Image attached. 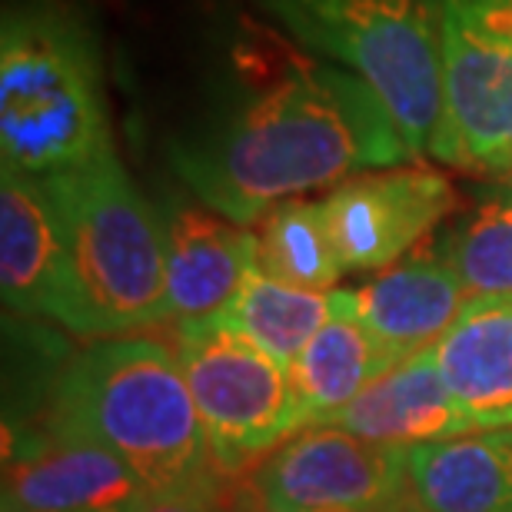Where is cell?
<instances>
[{"instance_id": "6da1fadb", "label": "cell", "mask_w": 512, "mask_h": 512, "mask_svg": "<svg viewBox=\"0 0 512 512\" xmlns=\"http://www.w3.org/2000/svg\"><path fill=\"white\" fill-rule=\"evenodd\" d=\"M253 77L170 143L177 177L240 227L286 200L413 160L383 100L350 70L283 44Z\"/></svg>"}, {"instance_id": "7a4b0ae2", "label": "cell", "mask_w": 512, "mask_h": 512, "mask_svg": "<svg viewBox=\"0 0 512 512\" xmlns=\"http://www.w3.org/2000/svg\"><path fill=\"white\" fill-rule=\"evenodd\" d=\"M40 426L110 449L150 496L223 486L177 350L153 336H110L70 356Z\"/></svg>"}, {"instance_id": "3957f363", "label": "cell", "mask_w": 512, "mask_h": 512, "mask_svg": "<svg viewBox=\"0 0 512 512\" xmlns=\"http://www.w3.org/2000/svg\"><path fill=\"white\" fill-rule=\"evenodd\" d=\"M114 153L94 27L60 0L7 4L0 24V157L47 180Z\"/></svg>"}, {"instance_id": "277c9868", "label": "cell", "mask_w": 512, "mask_h": 512, "mask_svg": "<svg viewBox=\"0 0 512 512\" xmlns=\"http://www.w3.org/2000/svg\"><path fill=\"white\" fill-rule=\"evenodd\" d=\"M296 47L350 70L383 100L409 153L443 120V0H256Z\"/></svg>"}, {"instance_id": "5b68a950", "label": "cell", "mask_w": 512, "mask_h": 512, "mask_svg": "<svg viewBox=\"0 0 512 512\" xmlns=\"http://www.w3.org/2000/svg\"><path fill=\"white\" fill-rule=\"evenodd\" d=\"M44 183L64 223L97 340L170 320L163 217L137 190L117 153Z\"/></svg>"}, {"instance_id": "8992f818", "label": "cell", "mask_w": 512, "mask_h": 512, "mask_svg": "<svg viewBox=\"0 0 512 512\" xmlns=\"http://www.w3.org/2000/svg\"><path fill=\"white\" fill-rule=\"evenodd\" d=\"M177 360L197 403L217 476H250L300 423L290 370L220 316L177 326Z\"/></svg>"}, {"instance_id": "52a82bcc", "label": "cell", "mask_w": 512, "mask_h": 512, "mask_svg": "<svg viewBox=\"0 0 512 512\" xmlns=\"http://www.w3.org/2000/svg\"><path fill=\"white\" fill-rule=\"evenodd\" d=\"M429 157L503 180L512 157V0H443V120Z\"/></svg>"}, {"instance_id": "ba28073f", "label": "cell", "mask_w": 512, "mask_h": 512, "mask_svg": "<svg viewBox=\"0 0 512 512\" xmlns=\"http://www.w3.org/2000/svg\"><path fill=\"white\" fill-rule=\"evenodd\" d=\"M247 479L266 506L283 512H380L409 496L406 449L333 423L296 429Z\"/></svg>"}, {"instance_id": "9c48e42d", "label": "cell", "mask_w": 512, "mask_h": 512, "mask_svg": "<svg viewBox=\"0 0 512 512\" xmlns=\"http://www.w3.org/2000/svg\"><path fill=\"white\" fill-rule=\"evenodd\" d=\"M459 197L446 173L419 163L366 170L323 197V217L346 273H376L416 250Z\"/></svg>"}, {"instance_id": "30bf717a", "label": "cell", "mask_w": 512, "mask_h": 512, "mask_svg": "<svg viewBox=\"0 0 512 512\" xmlns=\"http://www.w3.org/2000/svg\"><path fill=\"white\" fill-rule=\"evenodd\" d=\"M0 290L7 310L44 316L84 340H97L47 183L17 170H0Z\"/></svg>"}, {"instance_id": "8fae6325", "label": "cell", "mask_w": 512, "mask_h": 512, "mask_svg": "<svg viewBox=\"0 0 512 512\" xmlns=\"http://www.w3.org/2000/svg\"><path fill=\"white\" fill-rule=\"evenodd\" d=\"M147 486L110 449L40 426L7 433L4 506L27 512H133Z\"/></svg>"}, {"instance_id": "7c38bea8", "label": "cell", "mask_w": 512, "mask_h": 512, "mask_svg": "<svg viewBox=\"0 0 512 512\" xmlns=\"http://www.w3.org/2000/svg\"><path fill=\"white\" fill-rule=\"evenodd\" d=\"M469 306L443 247L419 250L353 290H333V313L360 323L396 363L436 350Z\"/></svg>"}, {"instance_id": "4fadbf2b", "label": "cell", "mask_w": 512, "mask_h": 512, "mask_svg": "<svg viewBox=\"0 0 512 512\" xmlns=\"http://www.w3.org/2000/svg\"><path fill=\"white\" fill-rule=\"evenodd\" d=\"M160 217L170 320L180 326L223 313L256 266L253 227L197 203H177Z\"/></svg>"}, {"instance_id": "5bb4252c", "label": "cell", "mask_w": 512, "mask_h": 512, "mask_svg": "<svg viewBox=\"0 0 512 512\" xmlns=\"http://www.w3.org/2000/svg\"><path fill=\"white\" fill-rule=\"evenodd\" d=\"M333 426L399 449L473 433L439 373L433 350L389 366L333 419Z\"/></svg>"}, {"instance_id": "9a60e30c", "label": "cell", "mask_w": 512, "mask_h": 512, "mask_svg": "<svg viewBox=\"0 0 512 512\" xmlns=\"http://www.w3.org/2000/svg\"><path fill=\"white\" fill-rule=\"evenodd\" d=\"M433 353L473 433L512 429V300H469Z\"/></svg>"}, {"instance_id": "2e32d148", "label": "cell", "mask_w": 512, "mask_h": 512, "mask_svg": "<svg viewBox=\"0 0 512 512\" xmlns=\"http://www.w3.org/2000/svg\"><path fill=\"white\" fill-rule=\"evenodd\" d=\"M409 496L426 512H512V429L406 449Z\"/></svg>"}, {"instance_id": "e0dca14e", "label": "cell", "mask_w": 512, "mask_h": 512, "mask_svg": "<svg viewBox=\"0 0 512 512\" xmlns=\"http://www.w3.org/2000/svg\"><path fill=\"white\" fill-rule=\"evenodd\" d=\"M396 360L360 323L336 316L313 336L290 366V383L303 426L333 423L356 396Z\"/></svg>"}, {"instance_id": "ac0fdd59", "label": "cell", "mask_w": 512, "mask_h": 512, "mask_svg": "<svg viewBox=\"0 0 512 512\" xmlns=\"http://www.w3.org/2000/svg\"><path fill=\"white\" fill-rule=\"evenodd\" d=\"M217 316L290 370L313 336L333 320V293L300 290L253 266L233 303Z\"/></svg>"}, {"instance_id": "d6986e66", "label": "cell", "mask_w": 512, "mask_h": 512, "mask_svg": "<svg viewBox=\"0 0 512 512\" xmlns=\"http://www.w3.org/2000/svg\"><path fill=\"white\" fill-rule=\"evenodd\" d=\"M256 270L300 290L333 293L343 260L323 217V200H286L253 223Z\"/></svg>"}, {"instance_id": "ffe728a7", "label": "cell", "mask_w": 512, "mask_h": 512, "mask_svg": "<svg viewBox=\"0 0 512 512\" xmlns=\"http://www.w3.org/2000/svg\"><path fill=\"white\" fill-rule=\"evenodd\" d=\"M439 247L469 300H512V187H493L463 213Z\"/></svg>"}, {"instance_id": "44dd1931", "label": "cell", "mask_w": 512, "mask_h": 512, "mask_svg": "<svg viewBox=\"0 0 512 512\" xmlns=\"http://www.w3.org/2000/svg\"><path fill=\"white\" fill-rule=\"evenodd\" d=\"M133 512H220L217 496H147Z\"/></svg>"}, {"instance_id": "7402d4cb", "label": "cell", "mask_w": 512, "mask_h": 512, "mask_svg": "<svg viewBox=\"0 0 512 512\" xmlns=\"http://www.w3.org/2000/svg\"><path fill=\"white\" fill-rule=\"evenodd\" d=\"M217 509L220 512H283V509H270L256 496V489L250 486V479H243L240 486H233L230 493L217 489Z\"/></svg>"}, {"instance_id": "603a6c76", "label": "cell", "mask_w": 512, "mask_h": 512, "mask_svg": "<svg viewBox=\"0 0 512 512\" xmlns=\"http://www.w3.org/2000/svg\"><path fill=\"white\" fill-rule=\"evenodd\" d=\"M380 512H426L423 506L416 503L413 496H406V499H399V503H393V506H386V509H380Z\"/></svg>"}, {"instance_id": "cb8c5ba5", "label": "cell", "mask_w": 512, "mask_h": 512, "mask_svg": "<svg viewBox=\"0 0 512 512\" xmlns=\"http://www.w3.org/2000/svg\"><path fill=\"white\" fill-rule=\"evenodd\" d=\"M503 183H509V187H512V157H509V167H506V173H503Z\"/></svg>"}, {"instance_id": "d4e9b609", "label": "cell", "mask_w": 512, "mask_h": 512, "mask_svg": "<svg viewBox=\"0 0 512 512\" xmlns=\"http://www.w3.org/2000/svg\"><path fill=\"white\" fill-rule=\"evenodd\" d=\"M4 512H27V509H17V506H4Z\"/></svg>"}]
</instances>
